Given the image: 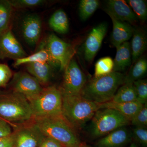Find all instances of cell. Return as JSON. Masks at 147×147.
Here are the masks:
<instances>
[{
  "instance_id": "cell-1",
  "label": "cell",
  "mask_w": 147,
  "mask_h": 147,
  "mask_svg": "<svg viewBox=\"0 0 147 147\" xmlns=\"http://www.w3.org/2000/svg\"><path fill=\"white\" fill-rule=\"evenodd\" d=\"M125 76L121 72L113 71L106 75L94 77L86 84L81 95L99 104L111 101L119 87L124 84Z\"/></svg>"
},
{
  "instance_id": "cell-2",
  "label": "cell",
  "mask_w": 147,
  "mask_h": 147,
  "mask_svg": "<svg viewBox=\"0 0 147 147\" xmlns=\"http://www.w3.org/2000/svg\"><path fill=\"white\" fill-rule=\"evenodd\" d=\"M99 109L100 104L87 100L81 95H62V116L73 129L82 128Z\"/></svg>"
},
{
  "instance_id": "cell-3",
  "label": "cell",
  "mask_w": 147,
  "mask_h": 147,
  "mask_svg": "<svg viewBox=\"0 0 147 147\" xmlns=\"http://www.w3.org/2000/svg\"><path fill=\"white\" fill-rule=\"evenodd\" d=\"M33 120L35 125L45 137L57 140L64 147H79L82 144L74 129L62 116Z\"/></svg>"
},
{
  "instance_id": "cell-4",
  "label": "cell",
  "mask_w": 147,
  "mask_h": 147,
  "mask_svg": "<svg viewBox=\"0 0 147 147\" xmlns=\"http://www.w3.org/2000/svg\"><path fill=\"white\" fill-rule=\"evenodd\" d=\"M0 118L17 127L16 123H24L33 120L28 100L24 96L12 91L0 98Z\"/></svg>"
},
{
  "instance_id": "cell-5",
  "label": "cell",
  "mask_w": 147,
  "mask_h": 147,
  "mask_svg": "<svg viewBox=\"0 0 147 147\" xmlns=\"http://www.w3.org/2000/svg\"><path fill=\"white\" fill-rule=\"evenodd\" d=\"M33 119L62 116V94L54 86L43 88L36 97L29 101Z\"/></svg>"
},
{
  "instance_id": "cell-6",
  "label": "cell",
  "mask_w": 147,
  "mask_h": 147,
  "mask_svg": "<svg viewBox=\"0 0 147 147\" xmlns=\"http://www.w3.org/2000/svg\"><path fill=\"white\" fill-rule=\"evenodd\" d=\"M130 123V121L117 110L99 109L92 119L90 133L93 137H101Z\"/></svg>"
},
{
  "instance_id": "cell-7",
  "label": "cell",
  "mask_w": 147,
  "mask_h": 147,
  "mask_svg": "<svg viewBox=\"0 0 147 147\" xmlns=\"http://www.w3.org/2000/svg\"><path fill=\"white\" fill-rule=\"evenodd\" d=\"M62 88L63 95H81L86 84V76L74 59H72L65 69Z\"/></svg>"
},
{
  "instance_id": "cell-8",
  "label": "cell",
  "mask_w": 147,
  "mask_h": 147,
  "mask_svg": "<svg viewBox=\"0 0 147 147\" xmlns=\"http://www.w3.org/2000/svg\"><path fill=\"white\" fill-rule=\"evenodd\" d=\"M45 44L44 47L53 60L59 66L61 71L64 70L73 59L75 52L73 47L54 34L49 35Z\"/></svg>"
},
{
  "instance_id": "cell-9",
  "label": "cell",
  "mask_w": 147,
  "mask_h": 147,
  "mask_svg": "<svg viewBox=\"0 0 147 147\" xmlns=\"http://www.w3.org/2000/svg\"><path fill=\"white\" fill-rule=\"evenodd\" d=\"M11 85L13 91L24 96L29 101L38 95L43 89L34 76L23 71L14 74Z\"/></svg>"
},
{
  "instance_id": "cell-10",
  "label": "cell",
  "mask_w": 147,
  "mask_h": 147,
  "mask_svg": "<svg viewBox=\"0 0 147 147\" xmlns=\"http://www.w3.org/2000/svg\"><path fill=\"white\" fill-rule=\"evenodd\" d=\"M27 56V53L10 29L0 34V59L9 58L16 60Z\"/></svg>"
},
{
  "instance_id": "cell-11",
  "label": "cell",
  "mask_w": 147,
  "mask_h": 147,
  "mask_svg": "<svg viewBox=\"0 0 147 147\" xmlns=\"http://www.w3.org/2000/svg\"><path fill=\"white\" fill-rule=\"evenodd\" d=\"M19 127L15 131L14 147H38L45 138L34 122Z\"/></svg>"
},
{
  "instance_id": "cell-12",
  "label": "cell",
  "mask_w": 147,
  "mask_h": 147,
  "mask_svg": "<svg viewBox=\"0 0 147 147\" xmlns=\"http://www.w3.org/2000/svg\"><path fill=\"white\" fill-rule=\"evenodd\" d=\"M108 30L106 23L99 24L92 29L84 44V57L90 62L94 59L102 44Z\"/></svg>"
},
{
  "instance_id": "cell-13",
  "label": "cell",
  "mask_w": 147,
  "mask_h": 147,
  "mask_svg": "<svg viewBox=\"0 0 147 147\" xmlns=\"http://www.w3.org/2000/svg\"><path fill=\"white\" fill-rule=\"evenodd\" d=\"M105 11L109 16L117 20L135 24L139 19L126 1L123 0H110L106 2Z\"/></svg>"
},
{
  "instance_id": "cell-14",
  "label": "cell",
  "mask_w": 147,
  "mask_h": 147,
  "mask_svg": "<svg viewBox=\"0 0 147 147\" xmlns=\"http://www.w3.org/2000/svg\"><path fill=\"white\" fill-rule=\"evenodd\" d=\"M22 33L24 39L30 45L37 43L42 32V21L37 14H29L24 18L22 24Z\"/></svg>"
},
{
  "instance_id": "cell-15",
  "label": "cell",
  "mask_w": 147,
  "mask_h": 147,
  "mask_svg": "<svg viewBox=\"0 0 147 147\" xmlns=\"http://www.w3.org/2000/svg\"><path fill=\"white\" fill-rule=\"evenodd\" d=\"M131 134L125 127H121L100 139L97 147H122L131 142Z\"/></svg>"
},
{
  "instance_id": "cell-16",
  "label": "cell",
  "mask_w": 147,
  "mask_h": 147,
  "mask_svg": "<svg viewBox=\"0 0 147 147\" xmlns=\"http://www.w3.org/2000/svg\"><path fill=\"white\" fill-rule=\"evenodd\" d=\"M110 17L113 25L111 42L116 48L131 38L133 34V27L128 23Z\"/></svg>"
},
{
  "instance_id": "cell-17",
  "label": "cell",
  "mask_w": 147,
  "mask_h": 147,
  "mask_svg": "<svg viewBox=\"0 0 147 147\" xmlns=\"http://www.w3.org/2000/svg\"><path fill=\"white\" fill-rule=\"evenodd\" d=\"M131 47V62L134 64L142 56L146 50V32L141 27H133Z\"/></svg>"
},
{
  "instance_id": "cell-18",
  "label": "cell",
  "mask_w": 147,
  "mask_h": 147,
  "mask_svg": "<svg viewBox=\"0 0 147 147\" xmlns=\"http://www.w3.org/2000/svg\"><path fill=\"white\" fill-rule=\"evenodd\" d=\"M116 49L115 57L113 61V71L121 72L124 71L132 63L130 43L126 41L116 47Z\"/></svg>"
},
{
  "instance_id": "cell-19",
  "label": "cell",
  "mask_w": 147,
  "mask_h": 147,
  "mask_svg": "<svg viewBox=\"0 0 147 147\" xmlns=\"http://www.w3.org/2000/svg\"><path fill=\"white\" fill-rule=\"evenodd\" d=\"M143 105L137 101L124 103H116L110 101L100 104V109L110 108L117 110L130 122Z\"/></svg>"
},
{
  "instance_id": "cell-20",
  "label": "cell",
  "mask_w": 147,
  "mask_h": 147,
  "mask_svg": "<svg viewBox=\"0 0 147 147\" xmlns=\"http://www.w3.org/2000/svg\"><path fill=\"white\" fill-rule=\"evenodd\" d=\"M29 74L34 77L40 85L48 83L52 75V66L44 62H34L27 64Z\"/></svg>"
},
{
  "instance_id": "cell-21",
  "label": "cell",
  "mask_w": 147,
  "mask_h": 147,
  "mask_svg": "<svg viewBox=\"0 0 147 147\" xmlns=\"http://www.w3.org/2000/svg\"><path fill=\"white\" fill-rule=\"evenodd\" d=\"M34 62L47 63L53 67L59 66L56 62L53 60L44 46L33 55L16 60L13 66L17 67L23 64H27Z\"/></svg>"
},
{
  "instance_id": "cell-22",
  "label": "cell",
  "mask_w": 147,
  "mask_h": 147,
  "mask_svg": "<svg viewBox=\"0 0 147 147\" xmlns=\"http://www.w3.org/2000/svg\"><path fill=\"white\" fill-rule=\"evenodd\" d=\"M50 28L56 32L65 34L68 32L69 24L68 17L62 9L56 11L49 19Z\"/></svg>"
},
{
  "instance_id": "cell-23",
  "label": "cell",
  "mask_w": 147,
  "mask_h": 147,
  "mask_svg": "<svg viewBox=\"0 0 147 147\" xmlns=\"http://www.w3.org/2000/svg\"><path fill=\"white\" fill-rule=\"evenodd\" d=\"M147 71V61L145 57H141L133 64L127 75L125 76L124 84H133L142 78Z\"/></svg>"
},
{
  "instance_id": "cell-24",
  "label": "cell",
  "mask_w": 147,
  "mask_h": 147,
  "mask_svg": "<svg viewBox=\"0 0 147 147\" xmlns=\"http://www.w3.org/2000/svg\"><path fill=\"white\" fill-rule=\"evenodd\" d=\"M137 96L133 84H124L118 89L111 101L124 103L137 101Z\"/></svg>"
},
{
  "instance_id": "cell-25",
  "label": "cell",
  "mask_w": 147,
  "mask_h": 147,
  "mask_svg": "<svg viewBox=\"0 0 147 147\" xmlns=\"http://www.w3.org/2000/svg\"><path fill=\"white\" fill-rule=\"evenodd\" d=\"M12 8L9 1H0V34L9 29Z\"/></svg>"
},
{
  "instance_id": "cell-26",
  "label": "cell",
  "mask_w": 147,
  "mask_h": 147,
  "mask_svg": "<svg viewBox=\"0 0 147 147\" xmlns=\"http://www.w3.org/2000/svg\"><path fill=\"white\" fill-rule=\"evenodd\" d=\"M97 0H82L79 6V15L81 20L85 21L94 13L99 6Z\"/></svg>"
},
{
  "instance_id": "cell-27",
  "label": "cell",
  "mask_w": 147,
  "mask_h": 147,
  "mask_svg": "<svg viewBox=\"0 0 147 147\" xmlns=\"http://www.w3.org/2000/svg\"><path fill=\"white\" fill-rule=\"evenodd\" d=\"M114 62L110 57L101 58L95 65L94 77L106 75L113 71Z\"/></svg>"
},
{
  "instance_id": "cell-28",
  "label": "cell",
  "mask_w": 147,
  "mask_h": 147,
  "mask_svg": "<svg viewBox=\"0 0 147 147\" xmlns=\"http://www.w3.org/2000/svg\"><path fill=\"white\" fill-rule=\"evenodd\" d=\"M127 3L130 7L139 20L145 21L147 18L146 1L144 0H128Z\"/></svg>"
},
{
  "instance_id": "cell-29",
  "label": "cell",
  "mask_w": 147,
  "mask_h": 147,
  "mask_svg": "<svg viewBox=\"0 0 147 147\" xmlns=\"http://www.w3.org/2000/svg\"><path fill=\"white\" fill-rule=\"evenodd\" d=\"M136 93L137 101L144 105L147 102V81L145 79H139L133 82Z\"/></svg>"
},
{
  "instance_id": "cell-30",
  "label": "cell",
  "mask_w": 147,
  "mask_h": 147,
  "mask_svg": "<svg viewBox=\"0 0 147 147\" xmlns=\"http://www.w3.org/2000/svg\"><path fill=\"white\" fill-rule=\"evenodd\" d=\"M130 123L135 127H146L147 126V104L143 105L142 109L135 115Z\"/></svg>"
},
{
  "instance_id": "cell-31",
  "label": "cell",
  "mask_w": 147,
  "mask_h": 147,
  "mask_svg": "<svg viewBox=\"0 0 147 147\" xmlns=\"http://www.w3.org/2000/svg\"><path fill=\"white\" fill-rule=\"evenodd\" d=\"M9 1L13 8H25L42 5L45 3L46 1L43 0H11Z\"/></svg>"
},
{
  "instance_id": "cell-32",
  "label": "cell",
  "mask_w": 147,
  "mask_h": 147,
  "mask_svg": "<svg viewBox=\"0 0 147 147\" xmlns=\"http://www.w3.org/2000/svg\"><path fill=\"white\" fill-rule=\"evenodd\" d=\"M131 136L135 141L144 147L147 146V129L146 127H135L132 130Z\"/></svg>"
},
{
  "instance_id": "cell-33",
  "label": "cell",
  "mask_w": 147,
  "mask_h": 147,
  "mask_svg": "<svg viewBox=\"0 0 147 147\" xmlns=\"http://www.w3.org/2000/svg\"><path fill=\"white\" fill-rule=\"evenodd\" d=\"M12 76V71L9 67L0 63V87L5 86Z\"/></svg>"
},
{
  "instance_id": "cell-34",
  "label": "cell",
  "mask_w": 147,
  "mask_h": 147,
  "mask_svg": "<svg viewBox=\"0 0 147 147\" xmlns=\"http://www.w3.org/2000/svg\"><path fill=\"white\" fill-rule=\"evenodd\" d=\"M12 126L13 127L11 124L0 118V138L12 134Z\"/></svg>"
},
{
  "instance_id": "cell-35",
  "label": "cell",
  "mask_w": 147,
  "mask_h": 147,
  "mask_svg": "<svg viewBox=\"0 0 147 147\" xmlns=\"http://www.w3.org/2000/svg\"><path fill=\"white\" fill-rule=\"evenodd\" d=\"M15 143V132L0 138V147H14Z\"/></svg>"
},
{
  "instance_id": "cell-36",
  "label": "cell",
  "mask_w": 147,
  "mask_h": 147,
  "mask_svg": "<svg viewBox=\"0 0 147 147\" xmlns=\"http://www.w3.org/2000/svg\"><path fill=\"white\" fill-rule=\"evenodd\" d=\"M38 147H64L57 140L50 138L45 137Z\"/></svg>"
},
{
  "instance_id": "cell-37",
  "label": "cell",
  "mask_w": 147,
  "mask_h": 147,
  "mask_svg": "<svg viewBox=\"0 0 147 147\" xmlns=\"http://www.w3.org/2000/svg\"><path fill=\"white\" fill-rule=\"evenodd\" d=\"M129 147H138L136 143H131Z\"/></svg>"
},
{
  "instance_id": "cell-38",
  "label": "cell",
  "mask_w": 147,
  "mask_h": 147,
  "mask_svg": "<svg viewBox=\"0 0 147 147\" xmlns=\"http://www.w3.org/2000/svg\"><path fill=\"white\" fill-rule=\"evenodd\" d=\"M79 147H90L89 146H88V145H86V144H81V145H80V146Z\"/></svg>"
},
{
  "instance_id": "cell-39",
  "label": "cell",
  "mask_w": 147,
  "mask_h": 147,
  "mask_svg": "<svg viewBox=\"0 0 147 147\" xmlns=\"http://www.w3.org/2000/svg\"></svg>"
}]
</instances>
